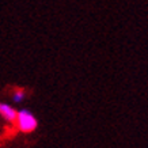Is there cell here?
Here are the masks:
<instances>
[{
	"label": "cell",
	"mask_w": 148,
	"mask_h": 148,
	"mask_svg": "<svg viewBox=\"0 0 148 148\" xmlns=\"http://www.w3.org/2000/svg\"><path fill=\"white\" fill-rule=\"evenodd\" d=\"M16 125H18L19 130H22V132H33V130L37 128L38 125V121H37L36 116L30 113L29 110H21L18 113V118H16Z\"/></svg>",
	"instance_id": "6da1fadb"
},
{
	"label": "cell",
	"mask_w": 148,
	"mask_h": 148,
	"mask_svg": "<svg viewBox=\"0 0 148 148\" xmlns=\"http://www.w3.org/2000/svg\"><path fill=\"white\" fill-rule=\"evenodd\" d=\"M18 113L12 106H10L7 103H1L0 105V114L1 117L4 118L5 121L8 122H15L16 121V118H18Z\"/></svg>",
	"instance_id": "7a4b0ae2"
},
{
	"label": "cell",
	"mask_w": 148,
	"mask_h": 148,
	"mask_svg": "<svg viewBox=\"0 0 148 148\" xmlns=\"http://www.w3.org/2000/svg\"><path fill=\"white\" fill-rule=\"evenodd\" d=\"M23 98H25V91L23 90H16L15 92H14V101L16 103L22 102Z\"/></svg>",
	"instance_id": "3957f363"
}]
</instances>
